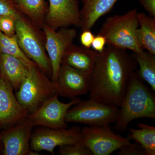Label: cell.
Listing matches in <instances>:
<instances>
[{"mask_svg": "<svg viewBox=\"0 0 155 155\" xmlns=\"http://www.w3.org/2000/svg\"><path fill=\"white\" fill-rule=\"evenodd\" d=\"M106 45V41L104 37L97 34L94 37L91 47L95 51L100 53L104 51Z\"/></svg>", "mask_w": 155, "mask_h": 155, "instance_id": "83f0119b", "label": "cell"}, {"mask_svg": "<svg viewBox=\"0 0 155 155\" xmlns=\"http://www.w3.org/2000/svg\"><path fill=\"white\" fill-rule=\"evenodd\" d=\"M81 31L91 30L98 19L112 10L118 0H81Z\"/></svg>", "mask_w": 155, "mask_h": 155, "instance_id": "e0dca14e", "label": "cell"}, {"mask_svg": "<svg viewBox=\"0 0 155 155\" xmlns=\"http://www.w3.org/2000/svg\"><path fill=\"white\" fill-rule=\"evenodd\" d=\"M16 92L17 100L28 114L35 112L56 94H59L57 82L50 80L37 65L29 67L28 75Z\"/></svg>", "mask_w": 155, "mask_h": 155, "instance_id": "277c9868", "label": "cell"}, {"mask_svg": "<svg viewBox=\"0 0 155 155\" xmlns=\"http://www.w3.org/2000/svg\"><path fill=\"white\" fill-rule=\"evenodd\" d=\"M59 96L56 94L35 112L27 116L34 127L41 126L53 129L68 128V123L65 121L67 111L81 100L76 97L71 99L69 103H64L59 100Z\"/></svg>", "mask_w": 155, "mask_h": 155, "instance_id": "9c48e42d", "label": "cell"}, {"mask_svg": "<svg viewBox=\"0 0 155 155\" xmlns=\"http://www.w3.org/2000/svg\"><path fill=\"white\" fill-rule=\"evenodd\" d=\"M107 45L90 75L89 99L119 108L137 64L126 50Z\"/></svg>", "mask_w": 155, "mask_h": 155, "instance_id": "6da1fadb", "label": "cell"}, {"mask_svg": "<svg viewBox=\"0 0 155 155\" xmlns=\"http://www.w3.org/2000/svg\"><path fill=\"white\" fill-rule=\"evenodd\" d=\"M119 108L106 105L91 99L81 101L67 111L65 121L68 123L85 124L89 126L115 124Z\"/></svg>", "mask_w": 155, "mask_h": 155, "instance_id": "8992f818", "label": "cell"}, {"mask_svg": "<svg viewBox=\"0 0 155 155\" xmlns=\"http://www.w3.org/2000/svg\"><path fill=\"white\" fill-rule=\"evenodd\" d=\"M21 14L15 7L13 0H0V16L8 15L17 19Z\"/></svg>", "mask_w": 155, "mask_h": 155, "instance_id": "d4e9b609", "label": "cell"}, {"mask_svg": "<svg viewBox=\"0 0 155 155\" xmlns=\"http://www.w3.org/2000/svg\"><path fill=\"white\" fill-rule=\"evenodd\" d=\"M0 54L14 56L24 62L29 67L36 65L22 51L16 35L8 36L0 31Z\"/></svg>", "mask_w": 155, "mask_h": 155, "instance_id": "7402d4cb", "label": "cell"}, {"mask_svg": "<svg viewBox=\"0 0 155 155\" xmlns=\"http://www.w3.org/2000/svg\"><path fill=\"white\" fill-rule=\"evenodd\" d=\"M57 83L59 95L72 99L88 93L91 87L90 76L67 64H62Z\"/></svg>", "mask_w": 155, "mask_h": 155, "instance_id": "4fadbf2b", "label": "cell"}, {"mask_svg": "<svg viewBox=\"0 0 155 155\" xmlns=\"http://www.w3.org/2000/svg\"><path fill=\"white\" fill-rule=\"evenodd\" d=\"M38 30L39 29L22 14L15 20V35L19 47L26 56L51 78V61L45 42Z\"/></svg>", "mask_w": 155, "mask_h": 155, "instance_id": "5b68a950", "label": "cell"}, {"mask_svg": "<svg viewBox=\"0 0 155 155\" xmlns=\"http://www.w3.org/2000/svg\"><path fill=\"white\" fill-rule=\"evenodd\" d=\"M140 28L136 32L139 44L143 50L155 55V18L143 12L137 14Z\"/></svg>", "mask_w": 155, "mask_h": 155, "instance_id": "d6986e66", "label": "cell"}, {"mask_svg": "<svg viewBox=\"0 0 155 155\" xmlns=\"http://www.w3.org/2000/svg\"><path fill=\"white\" fill-rule=\"evenodd\" d=\"M98 54L97 52L90 48L72 44L65 51L62 58V64H67L90 75Z\"/></svg>", "mask_w": 155, "mask_h": 155, "instance_id": "9a60e30c", "label": "cell"}, {"mask_svg": "<svg viewBox=\"0 0 155 155\" xmlns=\"http://www.w3.org/2000/svg\"><path fill=\"white\" fill-rule=\"evenodd\" d=\"M15 20L8 15L0 16V31L8 36L15 35Z\"/></svg>", "mask_w": 155, "mask_h": 155, "instance_id": "cb8c5ba5", "label": "cell"}, {"mask_svg": "<svg viewBox=\"0 0 155 155\" xmlns=\"http://www.w3.org/2000/svg\"><path fill=\"white\" fill-rule=\"evenodd\" d=\"M29 67L14 56L0 54V73L17 91L28 75Z\"/></svg>", "mask_w": 155, "mask_h": 155, "instance_id": "2e32d148", "label": "cell"}, {"mask_svg": "<svg viewBox=\"0 0 155 155\" xmlns=\"http://www.w3.org/2000/svg\"><path fill=\"white\" fill-rule=\"evenodd\" d=\"M59 152L60 155H92L81 141L59 147Z\"/></svg>", "mask_w": 155, "mask_h": 155, "instance_id": "603a6c76", "label": "cell"}, {"mask_svg": "<svg viewBox=\"0 0 155 155\" xmlns=\"http://www.w3.org/2000/svg\"><path fill=\"white\" fill-rule=\"evenodd\" d=\"M81 131V142L94 155H110L130 142V139L116 134L110 125L85 126Z\"/></svg>", "mask_w": 155, "mask_h": 155, "instance_id": "52a82bcc", "label": "cell"}, {"mask_svg": "<svg viewBox=\"0 0 155 155\" xmlns=\"http://www.w3.org/2000/svg\"><path fill=\"white\" fill-rule=\"evenodd\" d=\"M94 35L91 30H84L82 31L81 34V43L84 47L90 48L91 47L92 43L94 38Z\"/></svg>", "mask_w": 155, "mask_h": 155, "instance_id": "4316f807", "label": "cell"}, {"mask_svg": "<svg viewBox=\"0 0 155 155\" xmlns=\"http://www.w3.org/2000/svg\"><path fill=\"white\" fill-rule=\"evenodd\" d=\"M42 29L45 39V48L51 61L52 68L51 80L57 82L58 73L65 51L77 35L76 29L62 27L55 30L45 24Z\"/></svg>", "mask_w": 155, "mask_h": 155, "instance_id": "30bf717a", "label": "cell"}, {"mask_svg": "<svg viewBox=\"0 0 155 155\" xmlns=\"http://www.w3.org/2000/svg\"><path fill=\"white\" fill-rule=\"evenodd\" d=\"M131 55L139 66V70L137 72L139 76L148 84L152 90L155 92V55L143 51L141 53H133Z\"/></svg>", "mask_w": 155, "mask_h": 155, "instance_id": "44dd1931", "label": "cell"}, {"mask_svg": "<svg viewBox=\"0 0 155 155\" xmlns=\"http://www.w3.org/2000/svg\"><path fill=\"white\" fill-rule=\"evenodd\" d=\"M33 126L27 116L0 134L4 155H36L30 149Z\"/></svg>", "mask_w": 155, "mask_h": 155, "instance_id": "8fae6325", "label": "cell"}, {"mask_svg": "<svg viewBox=\"0 0 155 155\" xmlns=\"http://www.w3.org/2000/svg\"><path fill=\"white\" fill-rule=\"evenodd\" d=\"M150 17L155 18V0H138Z\"/></svg>", "mask_w": 155, "mask_h": 155, "instance_id": "f1b7e54d", "label": "cell"}, {"mask_svg": "<svg viewBox=\"0 0 155 155\" xmlns=\"http://www.w3.org/2000/svg\"><path fill=\"white\" fill-rule=\"evenodd\" d=\"M0 78H1V73H0Z\"/></svg>", "mask_w": 155, "mask_h": 155, "instance_id": "4dcf8cb0", "label": "cell"}, {"mask_svg": "<svg viewBox=\"0 0 155 155\" xmlns=\"http://www.w3.org/2000/svg\"><path fill=\"white\" fill-rule=\"evenodd\" d=\"M137 9L128 11L123 15L108 17L98 35L106 39V44L140 53L144 50L139 44L136 32L138 28Z\"/></svg>", "mask_w": 155, "mask_h": 155, "instance_id": "3957f363", "label": "cell"}, {"mask_svg": "<svg viewBox=\"0 0 155 155\" xmlns=\"http://www.w3.org/2000/svg\"><path fill=\"white\" fill-rule=\"evenodd\" d=\"M45 24L57 30L62 27L82 26L78 0H48Z\"/></svg>", "mask_w": 155, "mask_h": 155, "instance_id": "7c38bea8", "label": "cell"}, {"mask_svg": "<svg viewBox=\"0 0 155 155\" xmlns=\"http://www.w3.org/2000/svg\"><path fill=\"white\" fill-rule=\"evenodd\" d=\"M14 90L5 78H0V125L11 127L28 115L14 94Z\"/></svg>", "mask_w": 155, "mask_h": 155, "instance_id": "5bb4252c", "label": "cell"}, {"mask_svg": "<svg viewBox=\"0 0 155 155\" xmlns=\"http://www.w3.org/2000/svg\"><path fill=\"white\" fill-rule=\"evenodd\" d=\"M145 84L137 72L133 73L122 104L119 108L114 129L124 133L128 124L140 118L155 119V96Z\"/></svg>", "mask_w": 155, "mask_h": 155, "instance_id": "7a4b0ae2", "label": "cell"}, {"mask_svg": "<svg viewBox=\"0 0 155 155\" xmlns=\"http://www.w3.org/2000/svg\"><path fill=\"white\" fill-rule=\"evenodd\" d=\"M40 127L33 130L31 137L30 149L33 151H46L54 155L57 147L75 143L82 139L79 126H73L69 129Z\"/></svg>", "mask_w": 155, "mask_h": 155, "instance_id": "ba28073f", "label": "cell"}, {"mask_svg": "<svg viewBox=\"0 0 155 155\" xmlns=\"http://www.w3.org/2000/svg\"><path fill=\"white\" fill-rule=\"evenodd\" d=\"M15 7L38 29L42 28L48 9L45 0H13Z\"/></svg>", "mask_w": 155, "mask_h": 155, "instance_id": "ac0fdd59", "label": "cell"}, {"mask_svg": "<svg viewBox=\"0 0 155 155\" xmlns=\"http://www.w3.org/2000/svg\"><path fill=\"white\" fill-rule=\"evenodd\" d=\"M139 129L130 128L127 137L143 147L147 155H155V127L138 123Z\"/></svg>", "mask_w": 155, "mask_h": 155, "instance_id": "ffe728a7", "label": "cell"}, {"mask_svg": "<svg viewBox=\"0 0 155 155\" xmlns=\"http://www.w3.org/2000/svg\"><path fill=\"white\" fill-rule=\"evenodd\" d=\"M119 155H147L144 149L137 143L129 142L119 150Z\"/></svg>", "mask_w": 155, "mask_h": 155, "instance_id": "484cf974", "label": "cell"}, {"mask_svg": "<svg viewBox=\"0 0 155 155\" xmlns=\"http://www.w3.org/2000/svg\"><path fill=\"white\" fill-rule=\"evenodd\" d=\"M3 127V126L2 125H0V130L2 129V127Z\"/></svg>", "mask_w": 155, "mask_h": 155, "instance_id": "f546056e", "label": "cell"}]
</instances>
